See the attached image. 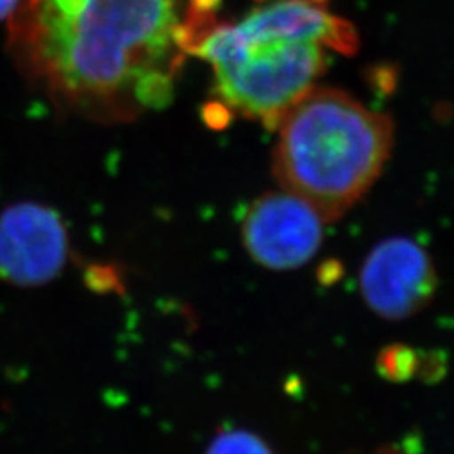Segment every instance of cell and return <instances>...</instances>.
Masks as SVG:
<instances>
[{"label": "cell", "instance_id": "1", "mask_svg": "<svg viewBox=\"0 0 454 454\" xmlns=\"http://www.w3.org/2000/svg\"><path fill=\"white\" fill-rule=\"evenodd\" d=\"M182 0H27L24 39L63 95L91 106L162 110L189 51Z\"/></svg>", "mask_w": 454, "mask_h": 454}, {"label": "cell", "instance_id": "2", "mask_svg": "<svg viewBox=\"0 0 454 454\" xmlns=\"http://www.w3.org/2000/svg\"><path fill=\"white\" fill-rule=\"evenodd\" d=\"M326 49L354 52V26L311 0H276L239 24L209 29L192 52L211 63L227 106L271 129L317 84Z\"/></svg>", "mask_w": 454, "mask_h": 454}, {"label": "cell", "instance_id": "3", "mask_svg": "<svg viewBox=\"0 0 454 454\" xmlns=\"http://www.w3.org/2000/svg\"><path fill=\"white\" fill-rule=\"evenodd\" d=\"M273 172L283 191L298 195L335 223L373 187L394 146V123L348 93L313 86L276 125Z\"/></svg>", "mask_w": 454, "mask_h": 454}, {"label": "cell", "instance_id": "4", "mask_svg": "<svg viewBox=\"0 0 454 454\" xmlns=\"http://www.w3.org/2000/svg\"><path fill=\"white\" fill-rule=\"evenodd\" d=\"M358 288L377 317L403 322L426 309L438 292V273L421 244L392 236L373 246L362 262Z\"/></svg>", "mask_w": 454, "mask_h": 454}, {"label": "cell", "instance_id": "5", "mask_svg": "<svg viewBox=\"0 0 454 454\" xmlns=\"http://www.w3.org/2000/svg\"><path fill=\"white\" fill-rule=\"evenodd\" d=\"M322 215L292 192L261 195L244 212L241 238L251 260L271 271H292L324 243Z\"/></svg>", "mask_w": 454, "mask_h": 454}, {"label": "cell", "instance_id": "6", "mask_svg": "<svg viewBox=\"0 0 454 454\" xmlns=\"http://www.w3.org/2000/svg\"><path fill=\"white\" fill-rule=\"evenodd\" d=\"M67 234L59 214L39 204H17L0 214V278L41 286L61 273Z\"/></svg>", "mask_w": 454, "mask_h": 454}, {"label": "cell", "instance_id": "7", "mask_svg": "<svg viewBox=\"0 0 454 454\" xmlns=\"http://www.w3.org/2000/svg\"><path fill=\"white\" fill-rule=\"evenodd\" d=\"M422 352L414 350L404 343H394L384 347L377 360L375 367L386 380L403 384L412 377H419L421 372Z\"/></svg>", "mask_w": 454, "mask_h": 454}, {"label": "cell", "instance_id": "8", "mask_svg": "<svg viewBox=\"0 0 454 454\" xmlns=\"http://www.w3.org/2000/svg\"><path fill=\"white\" fill-rule=\"evenodd\" d=\"M206 454H275V451L258 434L244 429H231L212 439Z\"/></svg>", "mask_w": 454, "mask_h": 454}, {"label": "cell", "instance_id": "9", "mask_svg": "<svg viewBox=\"0 0 454 454\" xmlns=\"http://www.w3.org/2000/svg\"><path fill=\"white\" fill-rule=\"evenodd\" d=\"M17 0H0V20L9 16L16 9Z\"/></svg>", "mask_w": 454, "mask_h": 454}, {"label": "cell", "instance_id": "10", "mask_svg": "<svg viewBox=\"0 0 454 454\" xmlns=\"http://www.w3.org/2000/svg\"><path fill=\"white\" fill-rule=\"evenodd\" d=\"M311 2H317V0H311Z\"/></svg>", "mask_w": 454, "mask_h": 454}]
</instances>
